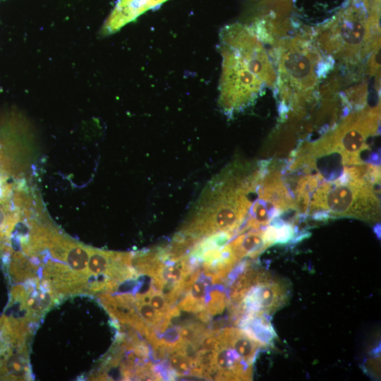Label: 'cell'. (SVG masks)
<instances>
[{
    "instance_id": "cell-3",
    "label": "cell",
    "mask_w": 381,
    "mask_h": 381,
    "mask_svg": "<svg viewBox=\"0 0 381 381\" xmlns=\"http://www.w3.org/2000/svg\"><path fill=\"white\" fill-rule=\"evenodd\" d=\"M380 0H346L314 32L323 54L348 66L368 59L380 47Z\"/></svg>"
},
{
    "instance_id": "cell-8",
    "label": "cell",
    "mask_w": 381,
    "mask_h": 381,
    "mask_svg": "<svg viewBox=\"0 0 381 381\" xmlns=\"http://www.w3.org/2000/svg\"><path fill=\"white\" fill-rule=\"evenodd\" d=\"M167 1L168 0H118L104 23L102 32L105 35L113 34L145 12Z\"/></svg>"
},
{
    "instance_id": "cell-2",
    "label": "cell",
    "mask_w": 381,
    "mask_h": 381,
    "mask_svg": "<svg viewBox=\"0 0 381 381\" xmlns=\"http://www.w3.org/2000/svg\"><path fill=\"white\" fill-rule=\"evenodd\" d=\"M244 174L241 168L231 167L212 180L178 233L196 243L219 232L236 233L248 214L250 196L260 179L259 169Z\"/></svg>"
},
{
    "instance_id": "cell-13",
    "label": "cell",
    "mask_w": 381,
    "mask_h": 381,
    "mask_svg": "<svg viewBox=\"0 0 381 381\" xmlns=\"http://www.w3.org/2000/svg\"><path fill=\"white\" fill-rule=\"evenodd\" d=\"M17 216L9 208L5 198L0 200V253H8L9 238L15 224L17 223Z\"/></svg>"
},
{
    "instance_id": "cell-5",
    "label": "cell",
    "mask_w": 381,
    "mask_h": 381,
    "mask_svg": "<svg viewBox=\"0 0 381 381\" xmlns=\"http://www.w3.org/2000/svg\"><path fill=\"white\" fill-rule=\"evenodd\" d=\"M375 186L353 180L346 183L320 180L303 212L317 220L339 217L377 220L380 198Z\"/></svg>"
},
{
    "instance_id": "cell-7",
    "label": "cell",
    "mask_w": 381,
    "mask_h": 381,
    "mask_svg": "<svg viewBox=\"0 0 381 381\" xmlns=\"http://www.w3.org/2000/svg\"><path fill=\"white\" fill-rule=\"evenodd\" d=\"M32 332L4 316L0 319V379H31L28 340Z\"/></svg>"
},
{
    "instance_id": "cell-1",
    "label": "cell",
    "mask_w": 381,
    "mask_h": 381,
    "mask_svg": "<svg viewBox=\"0 0 381 381\" xmlns=\"http://www.w3.org/2000/svg\"><path fill=\"white\" fill-rule=\"evenodd\" d=\"M219 50V104L226 115L233 116L253 104L266 87L275 90L276 69L250 26L235 23L222 28Z\"/></svg>"
},
{
    "instance_id": "cell-6",
    "label": "cell",
    "mask_w": 381,
    "mask_h": 381,
    "mask_svg": "<svg viewBox=\"0 0 381 381\" xmlns=\"http://www.w3.org/2000/svg\"><path fill=\"white\" fill-rule=\"evenodd\" d=\"M289 294L287 282L258 269L250 286L240 302L231 308L237 322L246 314L270 315L286 303Z\"/></svg>"
},
{
    "instance_id": "cell-11",
    "label": "cell",
    "mask_w": 381,
    "mask_h": 381,
    "mask_svg": "<svg viewBox=\"0 0 381 381\" xmlns=\"http://www.w3.org/2000/svg\"><path fill=\"white\" fill-rule=\"evenodd\" d=\"M210 279L201 274L191 284L178 308L188 312L198 313L205 309Z\"/></svg>"
},
{
    "instance_id": "cell-14",
    "label": "cell",
    "mask_w": 381,
    "mask_h": 381,
    "mask_svg": "<svg viewBox=\"0 0 381 381\" xmlns=\"http://www.w3.org/2000/svg\"><path fill=\"white\" fill-rule=\"evenodd\" d=\"M135 306L138 315L148 325L155 327L165 315L158 313L147 301L136 300Z\"/></svg>"
},
{
    "instance_id": "cell-9",
    "label": "cell",
    "mask_w": 381,
    "mask_h": 381,
    "mask_svg": "<svg viewBox=\"0 0 381 381\" xmlns=\"http://www.w3.org/2000/svg\"><path fill=\"white\" fill-rule=\"evenodd\" d=\"M229 246L240 260L246 257L255 258L270 244L265 239L263 230L258 229L240 234Z\"/></svg>"
},
{
    "instance_id": "cell-10",
    "label": "cell",
    "mask_w": 381,
    "mask_h": 381,
    "mask_svg": "<svg viewBox=\"0 0 381 381\" xmlns=\"http://www.w3.org/2000/svg\"><path fill=\"white\" fill-rule=\"evenodd\" d=\"M236 323L241 329L262 346L271 344L276 338L275 332L265 315L246 314Z\"/></svg>"
},
{
    "instance_id": "cell-15",
    "label": "cell",
    "mask_w": 381,
    "mask_h": 381,
    "mask_svg": "<svg viewBox=\"0 0 381 381\" xmlns=\"http://www.w3.org/2000/svg\"><path fill=\"white\" fill-rule=\"evenodd\" d=\"M228 302L226 294L219 290H212L207 295L205 302V310L212 316L223 312Z\"/></svg>"
},
{
    "instance_id": "cell-12",
    "label": "cell",
    "mask_w": 381,
    "mask_h": 381,
    "mask_svg": "<svg viewBox=\"0 0 381 381\" xmlns=\"http://www.w3.org/2000/svg\"><path fill=\"white\" fill-rule=\"evenodd\" d=\"M167 364L175 375L176 378L190 376L203 378L202 373L198 368L195 361L179 349L174 350L168 354Z\"/></svg>"
},
{
    "instance_id": "cell-4",
    "label": "cell",
    "mask_w": 381,
    "mask_h": 381,
    "mask_svg": "<svg viewBox=\"0 0 381 381\" xmlns=\"http://www.w3.org/2000/svg\"><path fill=\"white\" fill-rule=\"evenodd\" d=\"M274 54L275 92L281 99L280 111L284 116L290 109L298 111L313 99L320 79L334 61L323 54L310 35L280 39L275 44Z\"/></svg>"
}]
</instances>
